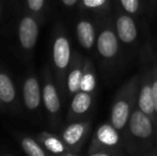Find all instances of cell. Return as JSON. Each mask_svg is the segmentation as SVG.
Here are the masks:
<instances>
[{
  "label": "cell",
  "mask_w": 157,
  "mask_h": 156,
  "mask_svg": "<svg viewBox=\"0 0 157 156\" xmlns=\"http://www.w3.org/2000/svg\"><path fill=\"white\" fill-rule=\"evenodd\" d=\"M122 138L126 154L147 155L157 148V125L136 105Z\"/></svg>",
  "instance_id": "obj_1"
},
{
  "label": "cell",
  "mask_w": 157,
  "mask_h": 156,
  "mask_svg": "<svg viewBox=\"0 0 157 156\" xmlns=\"http://www.w3.org/2000/svg\"><path fill=\"white\" fill-rule=\"evenodd\" d=\"M73 57V49L68 33L62 21H57L52 27L50 38V67L63 103L66 96V74Z\"/></svg>",
  "instance_id": "obj_2"
},
{
  "label": "cell",
  "mask_w": 157,
  "mask_h": 156,
  "mask_svg": "<svg viewBox=\"0 0 157 156\" xmlns=\"http://www.w3.org/2000/svg\"><path fill=\"white\" fill-rule=\"evenodd\" d=\"M42 24L35 15L19 6L13 23V40L15 51L21 61L30 62L33 59Z\"/></svg>",
  "instance_id": "obj_3"
},
{
  "label": "cell",
  "mask_w": 157,
  "mask_h": 156,
  "mask_svg": "<svg viewBox=\"0 0 157 156\" xmlns=\"http://www.w3.org/2000/svg\"><path fill=\"white\" fill-rule=\"evenodd\" d=\"M95 48L104 72H112L120 59L121 41L117 34L114 21L110 15L98 19V31Z\"/></svg>",
  "instance_id": "obj_4"
},
{
  "label": "cell",
  "mask_w": 157,
  "mask_h": 156,
  "mask_svg": "<svg viewBox=\"0 0 157 156\" xmlns=\"http://www.w3.org/2000/svg\"><path fill=\"white\" fill-rule=\"evenodd\" d=\"M140 73L135 74L125 81L114 94L110 108V123L120 131H124L137 104Z\"/></svg>",
  "instance_id": "obj_5"
},
{
  "label": "cell",
  "mask_w": 157,
  "mask_h": 156,
  "mask_svg": "<svg viewBox=\"0 0 157 156\" xmlns=\"http://www.w3.org/2000/svg\"><path fill=\"white\" fill-rule=\"evenodd\" d=\"M41 81L43 109L46 121H47L48 126L56 131L61 126V122H62L63 101L49 63H46L42 69Z\"/></svg>",
  "instance_id": "obj_6"
},
{
  "label": "cell",
  "mask_w": 157,
  "mask_h": 156,
  "mask_svg": "<svg viewBox=\"0 0 157 156\" xmlns=\"http://www.w3.org/2000/svg\"><path fill=\"white\" fill-rule=\"evenodd\" d=\"M122 134L111 124L104 123L93 133L88 146L89 156H119L125 155Z\"/></svg>",
  "instance_id": "obj_7"
},
{
  "label": "cell",
  "mask_w": 157,
  "mask_h": 156,
  "mask_svg": "<svg viewBox=\"0 0 157 156\" xmlns=\"http://www.w3.org/2000/svg\"><path fill=\"white\" fill-rule=\"evenodd\" d=\"M153 50L145 46L141 58V72L139 79L138 95H137V106L147 115L157 125V116L154 108L153 87H152V60Z\"/></svg>",
  "instance_id": "obj_8"
},
{
  "label": "cell",
  "mask_w": 157,
  "mask_h": 156,
  "mask_svg": "<svg viewBox=\"0 0 157 156\" xmlns=\"http://www.w3.org/2000/svg\"><path fill=\"white\" fill-rule=\"evenodd\" d=\"M21 100L25 113L31 120L40 121L44 112L42 81L33 70H29L21 81Z\"/></svg>",
  "instance_id": "obj_9"
},
{
  "label": "cell",
  "mask_w": 157,
  "mask_h": 156,
  "mask_svg": "<svg viewBox=\"0 0 157 156\" xmlns=\"http://www.w3.org/2000/svg\"><path fill=\"white\" fill-rule=\"evenodd\" d=\"M92 131L91 116L79 120L68 121L60 129V136L73 155H78L85 146Z\"/></svg>",
  "instance_id": "obj_10"
},
{
  "label": "cell",
  "mask_w": 157,
  "mask_h": 156,
  "mask_svg": "<svg viewBox=\"0 0 157 156\" xmlns=\"http://www.w3.org/2000/svg\"><path fill=\"white\" fill-rule=\"evenodd\" d=\"M0 98L4 108V113L19 116L23 112L18 88L8 67L0 63Z\"/></svg>",
  "instance_id": "obj_11"
},
{
  "label": "cell",
  "mask_w": 157,
  "mask_h": 156,
  "mask_svg": "<svg viewBox=\"0 0 157 156\" xmlns=\"http://www.w3.org/2000/svg\"><path fill=\"white\" fill-rule=\"evenodd\" d=\"M98 31V19L91 15L79 12V16L75 24V33L79 45L87 51H91L95 47Z\"/></svg>",
  "instance_id": "obj_12"
},
{
  "label": "cell",
  "mask_w": 157,
  "mask_h": 156,
  "mask_svg": "<svg viewBox=\"0 0 157 156\" xmlns=\"http://www.w3.org/2000/svg\"><path fill=\"white\" fill-rule=\"evenodd\" d=\"M114 26L121 43L128 47L135 46L139 38L138 26L135 21V17L126 13L119 6L117 9L116 17H114Z\"/></svg>",
  "instance_id": "obj_13"
},
{
  "label": "cell",
  "mask_w": 157,
  "mask_h": 156,
  "mask_svg": "<svg viewBox=\"0 0 157 156\" xmlns=\"http://www.w3.org/2000/svg\"><path fill=\"white\" fill-rule=\"evenodd\" d=\"M95 94L85 91H78L70 100L66 122L79 120L90 116L93 108Z\"/></svg>",
  "instance_id": "obj_14"
},
{
  "label": "cell",
  "mask_w": 157,
  "mask_h": 156,
  "mask_svg": "<svg viewBox=\"0 0 157 156\" xmlns=\"http://www.w3.org/2000/svg\"><path fill=\"white\" fill-rule=\"evenodd\" d=\"M85 56L79 51H73L72 61L66 74V96L71 100L78 91H80V80L82 76Z\"/></svg>",
  "instance_id": "obj_15"
},
{
  "label": "cell",
  "mask_w": 157,
  "mask_h": 156,
  "mask_svg": "<svg viewBox=\"0 0 157 156\" xmlns=\"http://www.w3.org/2000/svg\"><path fill=\"white\" fill-rule=\"evenodd\" d=\"M35 138L39 140L40 143L44 146V149L49 154L74 156L72 151L68 149V146L63 141L60 135H57V134L50 133L47 131H42L41 133L37 134Z\"/></svg>",
  "instance_id": "obj_16"
},
{
  "label": "cell",
  "mask_w": 157,
  "mask_h": 156,
  "mask_svg": "<svg viewBox=\"0 0 157 156\" xmlns=\"http://www.w3.org/2000/svg\"><path fill=\"white\" fill-rule=\"evenodd\" d=\"M111 0H80L78 10L80 13L91 15L97 19L109 16Z\"/></svg>",
  "instance_id": "obj_17"
},
{
  "label": "cell",
  "mask_w": 157,
  "mask_h": 156,
  "mask_svg": "<svg viewBox=\"0 0 157 156\" xmlns=\"http://www.w3.org/2000/svg\"><path fill=\"white\" fill-rule=\"evenodd\" d=\"M12 135L17 140L21 149L29 156H48L50 155L44 146L40 143L36 138H32L24 133H17V131H11Z\"/></svg>",
  "instance_id": "obj_18"
},
{
  "label": "cell",
  "mask_w": 157,
  "mask_h": 156,
  "mask_svg": "<svg viewBox=\"0 0 157 156\" xmlns=\"http://www.w3.org/2000/svg\"><path fill=\"white\" fill-rule=\"evenodd\" d=\"M97 87V75L94 63L89 57H85L82 76L80 80V91L95 94Z\"/></svg>",
  "instance_id": "obj_19"
},
{
  "label": "cell",
  "mask_w": 157,
  "mask_h": 156,
  "mask_svg": "<svg viewBox=\"0 0 157 156\" xmlns=\"http://www.w3.org/2000/svg\"><path fill=\"white\" fill-rule=\"evenodd\" d=\"M27 12L35 15L42 23L46 21L49 13V0H14Z\"/></svg>",
  "instance_id": "obj_20"
},
{
  "label": "cell",
  "mask_w": 157,
  "mask_h": 156,
  "mask_svg": "<svg viewBox=\"0 0 157 156\" xmlns=\"http://www.w3.org/2000/svg\"><path fill=\"white\" fill-rule=\"evenodd\" d=\"M118 2L122 10L134 17L140 16L145 12L144 0H118Z\"/></svg>",
  "instance_id": "obj_21"
},
{
  "label": "cell",
  "mask_w": 157,
  "mask_h": 156,
  "mask_svg": "<svg viewBox=\"0 0 157 156\" xmlns=\"http://www.w3.org/2000/svg\"><path fill=\"white\" fill-rule=\"evenodd\" d=\"M152 87H153L154 108L157 116V59L153 57L152 60Z\"/></svg>",
  "instance_id": "obj_22"
},
{
  "label": "cell",
  "mask_w": 157,
  "mask_h": 156,
  "mask_svg": "<svg viewBox=\"0 0 157 156\" xmlns=\"http://www.w3.org/2000/svg\"><path fill=\"white\" fill-rule=\"evenodd\" d=\"M80 0H58V2L66 10H72V9L77 8L78 9V4Z\"/></svg>",
  "instance_id": "obj_23"
},
{
  "label": "cell",
  "mask_w": 157,
  "mask_h": 156,
  "mask_svg": "<svg viewBox=\"0 0 157 156\" xmlns=\"http://www.w3.org/2000/svg\"><path fill=\"white\" fill-rule=\"evenodd\" d=\"M14 0H0V27L2 25V21L4 19V14L6 11V6L9 2H12Z\"/></svg>",
  "instance_id": "obj_24"
},
{
  "label": "cell",
  "mask_w": 157,
  "mask_h": 156,
  "mask_svg": "<svg viewBox=\"0 0 157 156\" xmlns=\"http://www.w3.org/2000/svg\"><path fill=\"white\" fill-rule=\"evenodd\" d=\"M145 156H157V148L153 149L152 151H150V152L147 153Z\"/></svg>",
  "instance_id": "obj_25"
},
{
  "label": "cell",
  "mask_w": 157,
  "mask_h": 156,
  "mask_svg": "<svg viewBox=\"0 0 157 156\" xmlns=\"http://www.w3.org/2000/svg\"><path fill=\"white\" fill-rule=\"evenodd\" d=\"M0 112H4V108H3V105H2L1 98H0Z\"/></svg>",
  "instance_id": "obj_26"
}]
</instances>
